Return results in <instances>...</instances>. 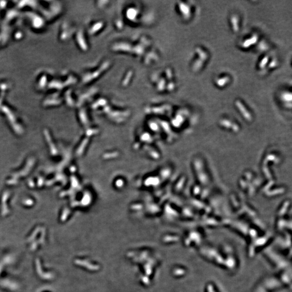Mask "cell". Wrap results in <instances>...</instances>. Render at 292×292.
<instances>
[{
  "mask_svg": "<svg viewBox=\"0 0 292 292\" xmlns=\"http://www.w3.org/2000/svg\"><path fill=\"white\" fill-rule=\"evenodd\" d=\"M258 41V36L257 34H253L250 37L244 40L241 43V46L243 48H248L254 45Z\"/></svg>",
  "mask_w": 292,
  "mask_h": 292,
  "instance_id": "obj_1",
  "label": "cell"
},
{
  "mask_svg": "<svg viewBox=\"0 0 292 292\" xmlns=\"http://www.w3.org/2000/svg\"><path fill=\"white\" fill-rule=\"evenodd\" d=\"M181 14L185 18H189L191 15V8L190 6L185 3H181L179 5Z\"/></svg>",
  "mask_w": 292,
  "mask_h": 292,
  "instance_id": "obj_2",
  "label": "cell"
},
{
  "mask_svg": "<svg viewBox=\"0 0 292 292\" xmlns=\"http://www.w3.org/2000/svg\"><path fill=\"white\" fill-rule=\"evenodd\" d=\"M230 23L231 28L234 32H239V19L238 16L236 15H233L230 18Z\"/></svg>",
  "mask_w": 292,
  "mask_h": 292,
  "instance_id": "obj_3",
  "label": "cell"
},
{
  "mask_svg": "<svg viewBox=\"0 0 292 292\" xmlns=\"http://www.w3.org/2000/svg\"><path fill=\"white\" fill-rule=\"evenodd\" d=\"M230 81V79L228 76H224L222 77H219L215 80V85L218 86V87H224L227 85H228Z\"/></svg>",
  "mask_w": 292,
  "mask_h": 292,
  "instance_id": "obj_4",
  "label": "cell"
},
{
  "mask_svg": "<svg viewBox=\"0 0 292 292\" xmlns=\"http://www.w3.org/2000/svg\"><path fill=\"white\" fill-rule=\"evenodd\" d=\"M195 53L197 55L198 58H202V60H205V61H207V58H208V55L207 52L204 50L202 48L200 47H197L195 49Z\"/></svg>",
  "mask_w": 292,
  "mask_h": 292,
  "instance_id": "obj_5",
  "label": "cell"
},
{
  "mask_svg": "<svg viewBox=\"0 0 292 292\" xmlns=\"http://www.w3.org/2000/svg\"><path fill=\"white\" fill-rule=\"evenodd\" d=\"M235 105L238 108V109L241 112H242V113L244 114V115L246 117H250V114H248V113L247 112L246 107L244 106V104L241 101H239V100H237V101L235 102Z\"/></svg>",
  "mask_w": 292,
  "mask_h": 292,
  "instance_id": "obj_6",
  "label": "cell"
},
{
  "mask_svg": "<svg viewBox=\"0 0 292 292\" xmlns=\"http://www.w3.org/2000/svg\"><path fill=\"white\" fill-rule=\"evenodd\" d=\"M280 98L281 100L283 102H291L292 101V94L290 92L288 91H285L282 93L280 96Z\"/></svg>",
  "mask_w": 292,
  "mask_h": 292,
  "instance_id": "obj_7",
  "label": "cell"
},
{
  "mask_svg": "<svg viewBox=\"0 0 292 292\" xmlns=\"http://www.w3.org/2000/svg\"><path fill=\"white\" fill-rule=\"evenodd\" d=\"M269 62V58L268 56H265L260 61L259 63V68L260 69H264L268 65V64Z\"/></svg>",
  "mask_w": 292,
  "mask_h": 292,
  "instance_id": "obj_8",
  "label": "cell"
},
{
  "mask_svg": "<svg viewBox=\"0 0 292 292\" xmlns=\"http://www.w3.org/2000/svg\"><path fill=\"white\" fill-rule=\"evenodd\" d=\"M277 64H278L277 60L274 58V59L271 60L270 62H269L267 66H268V67L269 68H274L277 66Z\"/></svg>",
  "mask_w": 292,
  "mask_h": 292,
  "instance_id": "obj_9",
  "label": "cell"
}]
</instances>
